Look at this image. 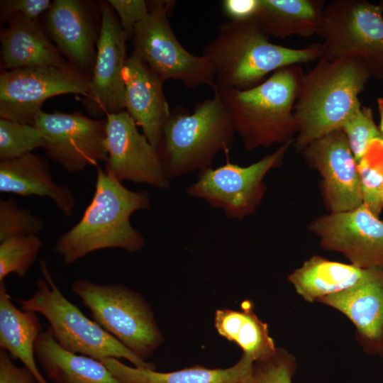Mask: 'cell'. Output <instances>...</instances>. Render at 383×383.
Segmentation results:
<instances>
[{"mask_svg": "<svg viewBox=\"0 0 383 383\" xmlns=\"http://www.w3.org/2000/svg\"><path fill=\"white\" fill-rule=\"evenodd\" d=\"M256 17L219 26L215 38L202 55L212 67L213 89H249L276 70L318 60L322 43L294 49L272 43Z\"/></svg>", "mask_w": 383, "mask_h": 383, "instance_id": "obj_1", "label": "cell"}, {"mask_svg": "<svg viewBox=\"0 0 383 383\" xmlns=\"http://www.w3.org/2000/svg\"><path fill=\"white\" fill-rule=\"evenodd\" d=\"M150 208L147 191H132L97 167L95 191L89 204L79 222L59 237L54 250L65 265L103 249L139 251L145 238L130 218L135 211Z\"/></svg>", "mask_w": 383, "mask_h": 383, "instance_id": "obj_2", "label": "cell"}, {"mask_svg": "<svg viewBox=\"0 0 383 383\" xmlns=\"http://www.w3.org/2000/svg\"><path fill=\"white\" fill-rule=\"evenodd\" d=\"M370 75L355 60L321 56L316 66L303 75L294 107L299 130L293 146L297 151L340 129L361 105L358 96Z\"/></svg>", "mask_w": 383, "mask_h": 383, "instance_id": "obj_3", "label": "cell"}, {"mask_svg": "<svg viewBox=\"0 0 383 383\" xmlns=\"http://www.w3.org/2000/svg\"><path fill=\"white\" fill-rule=\"evenodd\" d=\"M303 75L301 67L293 65L276 70L249 89H213L247 151L294 140L299 130L294 107Z\"/></svg>", "mask_w": 383, "mask_h": 383, "instance_id": "obj_4", "label": "cell"}, {"mask_svg": "<svg viewBox=\"0 0 383 383\" xmlns=\"http://www.w3.org/2000/svg\"><path fill=\"white\" fill-rule=\"evenodd\" d=\"M195 105L192 113L177 106L162 126L156 151L170 180L210 167L214 157L230 152L235 133L216 90Z\"/></svg>", "mask_w": 383, "mask_h": 383, "instance_id": "obj_5", "label": "cell"}, {"mask_svg": "<svg viewBox=\"0 0 383 383\" xmlns=\"http://www.w3.org/2000/svg\"><path fill=\"white\" fill-rule=\"evenodd\" d=\"M43 278H39L33 295L17 299L22 310L42 315L57 343L63 348L96 360L106 357L125 359L134 367L155 369V365L133 354L94 320L89 319L60 290L48 265L40 261Z\"/></svg>", "mask_w": 383, "mask_h": 383, "instance_id": "obj_6", "label": "cell"}, {"mask_svg": "<svg viewBox=\"0 0 383 383\" xmlns=\"http://www.w3.org/2000/svg\"><path fill=\"white\" fill-rule=\"evenodd\" d=\"M72 291L91 312L92 319L145 361L164 338L152 310L143 296L121 284L75 280Z\"/></svg>", "mask_w": 383, "mask_h": 383, "instance_id": "obj_7", "label": "cell"}, {"mask_svg": "<svg viewBox=\"0 0 383 383\" xmlns=\"http://www.w3.org/2000/svg\"><path fill=\"white\" fill-rule=\"evenodd\" d=\"M379 6L360 0L326 4L316 33L323 56L359 62L370 74L383 77V16Z\"/></svg>", "mask_w": 383, "mask_h": 383, "instance_id": "obj_8", "label": "cell"}, {"mask_svg": "<svg viewBox=\"0 0 383 383\" xmlns=\"http://www.w3.org/2000/svg\"><path fill=\"white\" fill-rule=\"evenodd\" d=\"M149 13L133 33V52L164 83L177 80L188 88L214 87L212 67L203 56L188 52L177 40L168 20L175 1H149Z\"/></svg>", "mask_w": 383, "mask_h": 383, "instance_id": "obj_9", "label": "cell"}, {"mask_svg": "<svg viewBox=\"0 0 383 383\" xmlns=\"http://www.w3.org/2000/svg\"><path fill=\"white\" fill-rule=\"evenodd\" d=\"M293 143L294 140L281 145L273 153L246 167L232 163L228 155L225 165L200 170L186 193L221 209L229 218L242 219L254 214L266 192L265 177L282 165Z\"/></svg>", "mask_w": 383, "mask_h": 383, "instance_id": "obj_10", "label": "cell"}, {"mask_svg": "<svg viewBox=\"0 0 383 383\" xmlns=\"http://www.w3.org/2000/svg\"><path fill=\"white\" fill-rule=\"evenodd\" d=\"M91 77L76 68L33 66L3 71L0 76V118L34 125L43 104L60 94L87 96Z\"/></svg>", "mask_w": 383, "mask_h": 383, "instance_id": "obj_11", "label": "cell"}, {"mask_svg": "<svg viewBox=\"0 0 383 383\" xmlns=\"http://www.w3.org/2000/svg\"><path fill=\"white\" fill-rule=\"evenodd\" d=\"M106 117L94 119L79 112L41 111L34 126L41 132L46 155L70 173L106 162Z\"/></svg>", "mask_w": 383, "mask_h": 383, "instance_id": "obj_12", "label": "cell"}, {"mask_svg": "<svg viewBox=\"0 0 383 383\" xmlns=\"http://www.w3.org/2000/svg\"><path fill=\"white\" fill-rule=\"evenodd\" d=\"M326 250L342 253L350 264L362 269L383 267V221L366 205L330 213L308 226Z\"/></svg>", "mask_w": 383, "mask_h": 383, "instance_id": "obj_13", "label": "cell"}, {"mask_svg": "<svg viewBox=\"0 0 383 383\" xmlns=\"http://www.w3.org/2000/svg\"><path fill=\"white\" fill-rule=\"evenodd\" d=\"M101 25L89 91L84 106L95 117L126 110L123 70L127 36L108 1L99 3Z\"/></svg>", "mask_w": 383, "mask_h": 383, "instance_id": "obj_14", "label": "cell"}, {"mask_svg": "<svg viewBox=\"0 0 383 383\" xmlns=\"http://www.w3.org/2000/svg\"><path fill=\"white\" fill-rule=\"evenodd\" d=\"M301 152L321 177V190L330 213L353 210L363 204L357 163L341 129L312 141Z\"/></svg>", "mask_w": 383, "mask_h": 383, "instance_id": "obj_15", "label": "cell"}, {"mask_svg": "<svg viewBox=\"0 0 383 383\" xmlns=\"http://www.w3.org/2000/svg\"><path fill=\"white\" fill-rule=\"evenodd\" d=\"M105 170L120 182L148 184L159 189L170 188L156 149L141 134L125 110L106 116Z\"/></svg>", "mask_w": 383, "mask_h": 383, "instance_id": "obj_16", "label": "cell"}, {"mask_svg": "<svg viewBox=\"0 0 383 383\" xmlns=\"http://www.w3.org/2000/svg\"><path fill=\"white\" fill-rule=\"evenodd\" d=\"M318 302L335 309L350 320L365 353L383 357V267L367 269L359 284Z\"/></svg>", "mask_w": 383, "mask_h": 383, "instance_id": "obj_17", "label": "cell"}, {"mask_svg": "<svg viewBox=\"0 0 383 383\" xmlns=\"http://www.w3.org/2000/svg\"><path fill=\"white\" fill-rule=\"evenodd\" d=\"M46 33L76 69L91 77L99 33L86 4L55 0L48 10Z\"/></svg>", "mask_w": 383, "mask_h": 383, "instance_id": "obj_18", "label": "cell"}, {"mask_svg": "<svg viewBox=\"0 0 383 383\" xmlns=\"http://www.w3.org/2000/svg\"><path fill=\"white\" fill-rule=\"evenodd\" d=\"M123 79L126 111L156 149L162 126L171 113L163 92V82L133 53L126 61Z\"/></svg>", "mask_w": 383, "mask_h": 383, "instance_id": "obj_19", "label": "cell"}, {"mask_svg": "<svg viewBox=\"0 0 383 383\" xmlns=\"http://www.w3.org/2000/svg\"><path fill=\"white\" fill-rule=\"evenodd\" d=\"M8 20L9 26L0 35L4 71L43 65L74 67L62 56L37 21L18 14Z\"/></svg>", "mask_w": 383, "mask_h": 383, "instance_id": "obj_20", "label": "cell"}, {"mask_svg": "<svg viewBox=\"0 0 383 383\" xmlns=\"http://www.w3.org/2000/svg\"><path fill=\"white\" fill-rule=\"evenodd\" d=\"M0 192L50 198L66 216L72 214L74 206L70 188L56 183L47 160L32 152L0 162Z\"/></svg>", "mask_w": 383, "mask_h": 383, "instance_id": "obj_21", "label": "cell"}, {"mask_svg": "<svg viewBox=\"0 0 383 383\" xmlns=\"http://www.w3.org/2000/svg\"><path fill=\"white\" fill-rule=\"evenodd\" d=\"M99 360L121 383H246L253 365V361L243 355L235 365L225 369L196 365L169 372L130 367L113 357Z\"/></svg>", "mask_w": 383, "mask_h": 383, "instance_id": "obj_22", "label": "cell"}, {"mask_svg": "<svg viewBox=\"0 0 383 383\" xmlns=\"http://www.w3.org/2000/svg\"><path fill=\"white\" fill-rule=\"evenodd\" d=\"M35 355L55 383H121L101 361L63 348L50 328L38 335Z\"/></svg>", "mask_w": 383, "mask_h": 383, "instance_id": "obj_23", "label": "cell"}, {"mask_svg": "<svg viewBox=\"0 0 383 383\" xmlns=\"http://www.w3.org/2000/svg\"><path fill=\"white\" fill-rule=\"evenodd\" d=\"M41 328L37 313L18 309L4 282H0V348L19 360L37 383H49L38 370L35 357V344Z\"/></svg>", "mask_w": 383, "mask_h": 383, "instance_id": "obj_24", "label": "cell"}, {"mask_svg": "<svg viewBox=\"0 0 383 383\" xmlns=\"http://www.w3.org/2000/svg\"><path fill=\"white\" fill-rule=\"evenodd\" d=\"M367 270L313 255L294 270L288 281L306 301L318 302L326 296L355 287L363 279Z\"/></svg>", "mask_w": 383, "mask_h": 383, "instance_id": "obj_25", "label": "cell"}, {"mask_svg": "<svg viewBox=\"0 0 383 383\" xmlns=\"http://www.w3.org/2000/svg\"><path fill=\"white\" fill-rule=\"evenodd\" d=\"M325 6L322 0H260L256 18L269 36L309 38L319 29Z\"/></svg>", "mask_w": 383, "mask_h": 383, "instance_id": "obj_26", "label": "cell"}, {"mask_svg": "<svg viewBox=\"0 0 383 383\" xmlns=\"http://www.w3.org/2000/svg\"><path fill=\"white\" fill-rule=\"evenodd\" d=\"M241 310L217 309L214 326L217 332L228 340L235 343L243 355L253 362L273 354L277 348L270 335L268 326L254 311L249 301H245Z\"/></svg>", "mask_w": 383, "mask_h": 383, "instance_id": "obj_27", "label": "cell"}, {"mask_svg": "<svg viewBox=\"0 0 383 383\" xmlns=\"http://www.w3.org/2000/svg\"><path fill=\"white\" fill-rule=\"evenodd\" d=\"M362 202L377 217L383 209V139L372 141L357 162Z\"/></svg>", "mask_w": 383, "mask_h": 383, "instance_id": "obj_28", "label": "cell"}, {"mask_svg": "<svg viewBox=\"0 0 383 383\" xmlns=\"http://www.w3.org/2000/svg\"><path fill=\"white\" fill-rule=\"evenodd\" d=\"M43 246L37 235L12 238L0 242V282L13 273L23 277L35 261Z\"/></svg>", "mask_w": 383, "mask_h": 383, "instance_id": "obj_29", "label": "cell"}, {"mask_svg": "<svg viewBox=\"0 0 383 383\" xmlns=\"http://www.w3.org/2000/svg\"><path fill=\"white\" fill-rule=\"evenodd\" d=\"M44 145V138L34 125L0 119L1 162L16 159Z\"/></svg>", "mask_w": 383, "mask_h": 383, "instance_id": "obj_30", "label": "cell"}, {"mask_svg": "<svg viewBox=\"0 0 383 383\" xmlns=\"http://www.w3.org/2000/svg\"><path fill=\"white\" fill-rule=\"evenodd\" d=\"M340 129L345 134L357 163L372 141L382 139L379 127L373 120L372 109L362 105L350 113Z\"/></svg>", "mask_w": 383, "mask_h": 383, "instance_id": "obj_31", "label": "cell"}, {"mask_svg": "<svg viewBox=\"0 0 383 383\" xmlns=\"http://www.w3.org/2000/svg\"><path fill=\"white\" fill-rule=\"evenodd\" d=\"M44 229L43 220L13 199L0 201V242L27 235H37Z\"/></svg>", "mask_w": 383, "mask_h": 383, "instance_id": "obj_32", "label": "cell"}, {"mask_svg": "<svg viewBox=\"0 0 383 383\" xmlns=\"http://www.w3.org/2000/svg\"><path fill=\"white\" fill-rule=\"evenodd\" d=\"M296 367L295 357L286 350L277 348L271 355L253 362L246 383H292Z\"/></svg>", "mask_w": 383, "mask_h": 383, "instance_id": "obj_33", "label": "cell"}, {"mask_svg": "<svg viewBox=\"0 0 383 383\" xmlns=\"http://www.w3.org/2000/svg\"><path fill=\"white\" fill-rule=\"evenodd\" d=\"M108 2L116 11L128 39L133 36L135 25L149 13L148 1L144 0H109Z\"/></svg>", "mask_w": 383, "mask_h": 383, "instance_id": "obj_34", "label": "cell"}, {"mask_svg": "<svg viewBox=\"0 0 383 383\" xmlns=\"http://www.w3.org/2000/svg\"><path fill=\"white\" fill-rule=\"evenodd\" d=\"M50 0H3L0 1L1 16L9 19L18 14L26 18H36L51 6Z\"/></svg>", "mask_w": 383, "mask_h": 383, "instance_id": "obj_35", "label": "cell"}, {"mask_svg": "<svg viewBox=\"0 0 383 383\" xmlns=\"http://www.w3.org/2000/svg\"><path fill=\"white\" fill-rule=\"evenodd\" d=\"M0 383H37V381L27 368L16 365L9 353L1 349Z\"/></svg>", "mask_w": 383, "mask_h": 383, "instance_id": "obj_36", "label": "cell"}, {"mask_svg": "<svg viewBox=\"0 0 383 383\" xmlns=\"http://www.w3.org/2000/svg\"><path fill=\"white\" fill-rule=\"evenodd\" d=\"M260 0H223L221 8L231 21H243L256 17Z\"/></svg>", "mask_w": 383, "mask_h": 383, "instance_id": "obj_37", "label": "cell"}, {"mask_svg": "<svg viewBox=\"0 0 383 383\" xmlns=\"http://www.w3.org/2000/svg\"><path fill=\"white\" fill-rule=\"evenodd\" d=\"M377 105L380 116V123L379 129L381 133L382 138L383 139V98L377 99Z\"/></svg>", "mask_w": 383, "mask_h": 383, "instance_id": "obj_38", "label": "cell"}]
</instances>
